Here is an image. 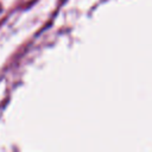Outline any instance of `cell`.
Here are the masks:
<instances>
[]
</instances>
